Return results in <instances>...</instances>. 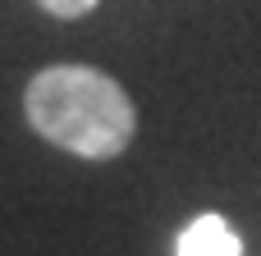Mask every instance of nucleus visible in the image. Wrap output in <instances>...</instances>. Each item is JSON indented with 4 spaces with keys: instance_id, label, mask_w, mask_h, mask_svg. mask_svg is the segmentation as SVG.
I'll return each instance as SVG.
<instances>
[{
    "instance_id": "f257e3e1",
    "label": "nucleus",
    "mask_w": 261,
    "mask_h": 256,
    "mask_svg": "<svg viewBox=\"0 0 261 256\" xmlns=\"http://www.w3.org/2000/svg\"><path fill=\"white\" fill-rule=\"evenodd\" d=\"M23 115L37 137L83 160H115L138 133L128 92L92 64H50L32 73Z\"/></svg>"
},
{
    "instance_id": "f03ea898",
    "label": "nucleus",
    "mask_w": 261,
    "mask_h": 256,
    "mask_svg": "<svg viewBox=\"0 0 261 256\" xmlns=\"http://www.w3.org/2000/svg\"><path fill=\"white\" fill-rule=\"evenodd\" d=\"M179 256H243V238L229 229L225 215L206 211L179 234Z\"/></svg>"
},
{
    "instance_id": "7ed1b4c3",
    "label": "nucleus",
    "mask_w": 261,
    "mask_h": 256,
    "mask_svg": "<svg viewBox=\"0 0 261 256\" xmlns=\"http://www.w3.org/2000/svg\"><path fill=\"white\" fill-rule=\"evenodd\" d=\"M46 14H55V18H83V14H92L101 0H37Z\"/></svg>"
}]
</instances>
